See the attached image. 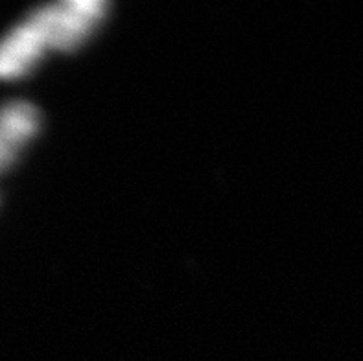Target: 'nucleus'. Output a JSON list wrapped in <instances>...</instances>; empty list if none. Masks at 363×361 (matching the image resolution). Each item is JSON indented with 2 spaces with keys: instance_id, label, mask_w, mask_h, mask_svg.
Masks as SVG:
<instances>
[{
  "instance_id": "nucleus-2",
  "label": "nucleus",
  "mask_w": 363,
  "mask_h": 361,
  "mask_svg": "<svg viewBox=\"0 0 363 361\" xmlns=\"http://www.w3.org/2000/svg\"><path fill=\"white\" fill-rule=\"evenodd\" d=\"M46 48L45 26L35 11L0 41V78H15L32 69Z\"/></svg>"
},
{
  "instance_id": "nucleus-1",
  "label": "nucleus",
  "mask_w": 363,
  "mask_h": 361,
  "mask_svg": "<svg viewBox=\"0 0 363 361\" xmlns=\"http://www.w3.org/2000/svg\"><path fill=\"white\" fill-rule=\"evenodd\" d=\"M104 11L106 4L100 0H69L39 9L37 13L45 26L48 48L69 50L94 30Z\"/></svg>"
},
{
  "instance_id": "nucleus-3",
  "label": "nucleus",
  "mask_w": 363,
  "mask_h": 361,
  "mask_svg": "<svg viewBox=\"0 0 363 361\" xmlns=\"http://www.w3.org/2000/svg\"><path fill=\"white\" fill-rule=\"evenodd\" d=\"M37 113L30 104H9L0 111V166L37 131Z\"/></svg>"
}]
</instances>
